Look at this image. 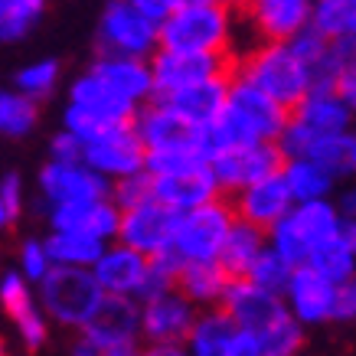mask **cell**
I'll return each mask as SVG.
<instances>
[{
	"mask_svg": "<svg viewBox=\"0 0 356 356\" xmlns=\"http://www.w3.org/2000/svg\"><path fill=\"white\" fill-rule=\"evenodd\" d=\"M291 111L278 105L271 95L252 82L238 79L229 72V92H226V108L219 111V118L209 124L203 134L206 154L222 151V147H236L245 140H278L284 121Z\"/></svg>",
	"mask_w": 356,
	"mask_h": 356,
	"instance_id": "1",
	"label": "cell"
},
{
	"mask_svg": "<svg viewBox=\"0 0 356 356\" xmlns=\"http://www.w3.org/2000/svg\"><path fill=\"white\" fill-rule=\"evenodd\" d=\"M157 46L184 53L232 56L238 49V7L219 0L184 3L157 23Z\"/></svg>",
	"mask_w": 356,
	"mask_h": 356,
	"instance_id": "2",
	"label": "cell"
},
{
	"mask_svg": "<svg viewBox=\"0 0 356 356\" xmlns=\"http://www.w3.org/2000/svg\"><path fill=\"white\" fill-rule=\"evenodd\" d=\"M229 72L261 88L288 111L311 92V76L304 63L288 43H275V40H252L248 46H238L232 53Z\"/></svg>",
	"mask_w": 356,
	"mask_h": 356,
	"instance_id": "3",
	"label": "cell"
},
{
	"mask_svg": "<svg viewBox=\"0 0 356 356\" xmlns=\"http://www.w3.org/2000/svg\"><path fill=\"white\" fill-rule=\"evenodd\" d=\"M346 219H353V216L340 213L334 196L294 203L275 226L265 229V245L294 268V265H304L307 255H311V248L317 242H324L327 236H334Z\"/></svg>",
	"mask_w": 356,
	"mask_h": 356,
	"instance_id": "4",
	"label": "cell"
},
{
	"mask_svg": "<svg viewBox=\"0 0 356 356\" xmlns=\"http://www.w3.org/2000/svg\"><path fill=\"white\" fill-rule=\"evenodd\" d=\"M134 111H138V105L121 98L95 69H86L69 86V98H65L63 108V131L76 134L79 140H88L92 134L111 128V124L131 121Z\"/></svg>",
	"mask_w": 356,
	"mask_h": 356,
	"instance_id": "5",
	"label": "cell"
},
{
	"mask_svg": "<svg viewBox=\"0 0 356 356\" xmlns=\"http://www.w3.org/2000/svg\"><path fill=\"white\" fill-rule=\"evenodd\" d=\"M36 301L43 307L46 321L63 330H82L92 311L102 301L95 278L88 268H65V265H53L43 278L33 284Z\"/></svg>",
	"mask_w": 356,
	"mask_h": 356,
	"instance_id": "6",
	"label": "cell"
},
{
	"mask_svg": "<svg viewBox=\"0 0 356 356\" xmlns=\"http://www.w3.org/2000/svg\"><path fill=\"white\" fill-rule=\"evenodd\" d=\"M232 206L226 196L216 200H206V203L184 209L173 219V236H170V248L163 252L167 259L180 268L186 261H213L219 255V245L226 238L229 226H232Z\"/></svg>",
	"mask_w": 356,
	"mask_h": 356,
	"instance_id": "7",
	"label": "cell"
},
{
	"mask_svg": "<svg viewBox=\"0 0 356 356\" xmlns=\"http://www.w3.org/2000/svg\"><path fill=\"white\" fill-rule=\"evenodd\" d=\"M95 46L102 56L147 59L157 49V23L140 13L131 0H108L98 17Z\"/></svg>",
	"mask_w": 356,
	"mask_h": 356,
	"instance_id": "8",
	"label": "cell"
},
{
	"mask_svg": "<svg viewBox=\"0 0 356 356\" xmlns=\"http://www.w3.org/2000/svg\"><path fill=\"white\" fill-rule=\"evenodd\" d=\"M281 163H284V154L275 140H245V144L209 154V173L216 180L219 196H232L242 186L278 173Z\"/></svg>",
	"mask_w": 356,
	"mask_h": 356,
	"instance_id": "9",
	"label": "cell"
},
{
	"mask_svg": "<svg viewBox=\"0 0 356 356\" xmlns=\"http://www.w3.org/2000/svg\"><path fill=\"white\" fill-rule=\"evenodd\" d=\"M144 154L147 151H144L140 138L134 134L131 121L111 124V128L82 140V163L88 170H95L102 180H108V184L144 170Z\"/></svg>",
	"mask_w": 356,
	"mask_h": 356,
	"instance_id": "10",
	"label": "cell"
},
{
	"mask_svg": "<svg viewBox=\"0 0 356 356\" xmlns=\"http://www.w3.org/2000/svg\"><path fill=\"white\" fill-rule=\"evenodd\" d=\"M151 65V82H154V98L170 95L177 88H186L193 82L213 76H226L232 69V56L226 53H184V49H154L147 56Z\"/></svg>",
	"mask_w": 356,
	"mask_h": 356,
	"instance_id": "11",
	"label": "cell"
},
{
	"mask_svg": "<svg viewBox=\"0 0 356 356\" xmlns=\"http://www.w3.org/2000/svg\"><path fill=\"white\" fill-rule=\"evenodd\" d=\"M0 307H3V314L10 317V324H13V330H17V337H20V343L26 353L43 350L46 340H49V327L53 324L46 321L43 307L36 301L33 284L23 278L13 265L0 271Z\"/></svg>",
	"mask_w": 356,
	"mask_h": 356,
	"instance_id": "12",
	"label": "cell"
},
{
	"mask_svg": "<svg viewBox=\"0 0 356 356\" xmlns=\"http://www.w3.org/2000/svg\"><path fill=\"white\" fill-rule=\"evenodd\" d=\"M36 190H40V200L46 203V209H49V206L108 196L111 184L102 180L95 170H88L82 161H46L36 173Z\"/></svg>",
	"mask_w": 356,
	"mask_h": 356,
	"instance_id": "13",
	"label": "cell"
},
{
	"mask_svg": "<svg viewBox=\"0 0 356 356\" xmlns=\"http://www.w3.org/2000/svg\"><path fill=\"white\" fill-rule=\"evenodd\" d=\"M131 128L140 138L144 151L147 154H161V151H190V147H203V134L196 128H190L177 111H170L161 98H151L144 102L134 118H131ZM206 151V147H203Z\"/></svg>",
	"mask_w": 356,
	"mask_h": 356,
	"instance_id": "14",
	"label": "cell"
},
{
	"mask_svg": "<svg viewBox=\"0 0 356 356\" xmlns=\"http://www.w3.org/2000/svg\"><path fill=\"white\" fill-rule=\"evenodd\" d=\"M173 219H177L173 209H167L163 203H157V200L147 196V200L121 209L118 236L115 238L124 242V245H131L134 252H140V255L154 259V255H163V252L170 248Z\"/></svg>",
	"mask_w": 356,
	"mask_h": 356,
	"instance_id": "15",
	"label": "cell"
},
{
	"mask_svg": "<svg viewBox=\"0 0 356 356\" xmlns=\"http://www.w3.org/2000/svg\"><path fill=\"white\" fill-rule=\"evenodd\" d=\"M334 294L337 284L330 278L314 271L311 265H294L281 291V301L301 327H324L330 324V314H334Z\"/></svg>",
	"mask_w": 356,
	"mask_h": 356,
	"instance_id": "16",
	"label": "cell"
},
{
	"mask_svg": "<svg viewBox=\"0 0 356 356\" xmlns=\"http://www.w3.org/2000/svg\"><path fill=\"white\" fill-rule=\"evenodd\" d=\"M140 304V343H180L193 327L196 307L177 288L144 298Z\"/></svg>",
	"mask_w": 356,
	"mask_h": 356,
	"instance_id": "17",
	"label": "cell"
},
{
	"mask_svg": "<svg viewBox=\"0 0 356 356\" xmlns=\"http://www.w3.org/2000/svg\"><path fill=\"white\" fill-rule=\"evenodd\" d=\"M219 307L229 314V321H232L238 330H245V334H252V337L265 334L271 324H278L281 317L288 314L281 294L261 291V288H255V284L245 278L229 281V288H226V294H222V304H219Z\"/></svg>",
	"mask_w": 356,
	"mask_h": 356,
	"instance_id": "18",
	"label": "cell"
},
{
	"mask_svg": "<svg viewBox=\"0 0 356 356\" xmlns=\"http://www.w3.org/2000/svg\"><path fill=\"white\" fill-rule=\"evenodd\" d=\"M79 334L102 346H140V304L121 294H102Z\"/></svg>",
	"mask_w": 356,
	"mask_h": 356,
	"instance_id": "19",
	"label": "cell"
},
{
	"mask_svg": "<svg viewBox=\"0 0 356 356\" xmlns=\"http://www.w3.org/2000/svg\"><path fill=\"white\" fill-rule=\"evenodd\" d=\"M92 278H95L98 291L102 294H121V298H134L138 301L140 281H144V271H147V255L134 252L124 242H105L98 259L88 265Z\"/></svg>",
	"mask_w": 356,
	"mask_h": 356,
	"instance_id": "20",
	"label": "cell"
},
{
	"mask_svg": "<svg viewBox=\"0 0 356 356\" xmlns=\"http://www.w3.org/2000/svg\"><path fill=\"white\" fill-rule=\"evenodd\" d=\"M49 229H63V232H82L98 242H115L118 236V216L121 209L108 196H95V200H82V203H65L49 206Z\"/></svg>",
	"mask_w": 356,
	"mask_h": 356,
	"instance_id": "21",
	"label": "cell"
},
{
	"mask_svg": "<svg viewBox=\"0 0 356 356\" xmlns=\"http://www.w3.org/2000/svg\"><path fill=\"white\" fill-rule=\"evenodd\" d=\"M226 200H229V206H232L236 219L252 222V226H259V229L275 226V222L294 206L288 186L281 180V173L261 177V180L242 186V190H236V193L226 196Z\"/></svg>",
	"mask_w": 356,
	"mask_h": 356,
	"instance_id": "22",
	"label": "cell"
},
{
	"mask_svg": "<svg viewBox=\"0 0 356 356\" xmlns=\"http://www.w3.org/2000/svg\"><path fill=\"white\" fill-rule=\"evenodd\" d=\"M238 10L252 26V40L288 43L311 20V0H252Z\"/></svg>",
	"mask_w": 356,
	"mask_h": 356,
	"instance_id": "23",
	"label": "cell"
},
{
	"mask_svg": "<svg viewBox=\"0 0 356 356\" xmlns=\"http://www.w3.org/2000/svg\"><path fill=\"white\" fill-rule=\"evenodd\" d=\"M226 92H229V72L226 76H213L203 82H193L186 88H177L170 95H157L170 111L196 131H206L219 118V111L226 108Z\"/></svg>",
	"mask_w": 356,
	"mask_h": 356,
	"instance_id": "24",
	"label": "cell"
},
{
	"mask_svg": "<svg viewBox=\"0 0 356 356\" xmlns=\"http://www.w3.org/2000/svg\"><path fill=\"white\" fill-rule=\"evenodd\" d=\"M147 186H151V200L163 203L173 213H184V209H193V206L206 203V200H216V180L209 173V163L203 167H193V170H177V173H157V177H147Z\"/></svg>",
	"mask_w": 356,
	"mask_h": 356,
	"instance_id": "25",
	"label": "cell"
},
{
	"mask_svg": "<svg viewBox=\"0 0 356 356\" xmlns=\"http://www.w3.org/2000/svg\"><path fill=\"white\" fill-rule=\"evenodd\" d=\"M291 118L311 134H337L353 131V105L343 102L334 88H311L291 108Z\"/></svg>",
	"mask_w": 356,
	"mask_h": 356,
	"instance_id": "26",
	"label": "cell"
},
{
	"mask_svg": "<svg viewBox=\"0 0 356 356\" xmlns=\"http://www.w3.org/2000/svg\"><path fill=\"white\" fill-rule=\"evenodd\" d=\"M88 69H95L121 98H128L131 105H144L154 98V82H151V65L147 59H134V56H102L92 59Z\"/></svg>",
	"mask_w": 356,
	"mask_h": 356,
	"instance_id": "27",
	"label": "cell"
},
{
	"mask_svg": "<svg viewBox=\"0 0 356 356\" xmlns=\"http://www.w3.org/2000/svg\"><path fill=\"white\" fill-rule=\"evenodd\" d=\"M304 265H311L314 271H321L324 278L334 284L356 278V222L346 219L334 236H327L324 242H317L311 248V255Z\"/></svg>",
	"mask_w": 356,
	"mask_h": 356,
	"instance_id": "28",
	"label": "cell"
},
{
	"mask_svg": "<svg viewBox=\"0 0 356 356\" xmlns=\"http://www.w3.org/2000/svg\"><path fill=\"white\" fill-rule=\"evenodd\" d=\"M229 271L213 261H186L177 268V291L184 294L186 301L193 304L196 311L203 307H219L222 304V294L229 288Z\"/></svg>",
	"mask_w": 356,
	"mask_h": 356,
	"instance_id": "29",
	"label": "cell"
},
{
	"mask_svg": "<svg viewBox=\"0 0 356 356\" xmlns=\"http://www.w3.org/2000/svg\"><path fill=\"white\" fill-rule=\"evenodd\" d=\"M281 180L288 186L294 203H307V200H324V196H334L337 193V180L330 173L314 163L311 157H284L281 163Z\"/></svg>",
	"mask_w": 356,
	"mask_h": 356,
	"instance_id": "30",
	"label": "cell"
},
{
	"mask_svg": "<svg viewBox=\"0 0 356 356\" xmlns=\"http://www.w3.org/2000/svg\"><path fill=\"white\" fill-rule=\"evenodd\" d=\"M265 248V229L252 226V222H242V219H232L222 245H219L216 261L229 271V278H242L248 271V265L259 259V252Z\"/></svg>",
	"mask_w": 356,
	"mask_h": 356,
	"instance_id": "31",
	"label": "cell"
},
{
	"mask_svg": "<svg viewBox=\"0 0 356 356\" xmlns=\"http://www.w3.org/2000/svg\"><path fill=\"white\" fill-rule=\"evenodd\" d=\"M232 334H236V324L229 321L222 307H203V311H196L184 350L186 356H222Z\"/></svg>",
	"mask_w": 356,
	"mask_h": 356,
	"instance_id": "32",
	"label": "cell"
},
{
	"mask_svg": "<svg viewBox=\"0 0 356 356\" xmlns=\"http://www.w3.org/2000/svg\"><path fill=\"white\" fill-rule=\"evenodd\" d=\"M314 163H321L337 184L350 180L356 170V134L353 131H337V134H317L311 147L304 151Z\"/></svg>",
	"mask_w": 356,
	"mask_h": 356,
	"instance_id": "33",
	"label": "cell"
},
{
	"mask_svg": "<svg viewBox=\"0 0 356 356\" xmlns=\"http://www.w3.org/2000/svg\"><path fill=\"white\" fill-rule=\"evenodd\" d=\"M40 124V105L20 95L17 88L0 86V138L3 140H23L30 138Z\"/></svg>",
	"mask_w": 356,
	"mask_h": 356,
	"instance_id": "34",
	"label": "cell"
},
{
	"mask_svg": "<svg viewBox=\"0 0 356 356\" xmlns=\"http://www.w3.org/2000/svg\"><path fill=\"white\" fill-rule=\"evenodd\" d=\"M49 261L53 265H65V268H88L98 259V252L105 242H98L82 232H63V229H49V236L43 238Z\"/></svg>",
	"mask_w": 356,
	"mask_h": 356,
	"instance_id": "35",
	"label": "cell"
},
{
	"mask_svg": "<svg viewBox=\"0 0 356 356\" xmlns=\"http://www.w3.org/2000/svg\"><path fill=\"white\" fill-rule=\"evenodd\" d=\"M327 40H350L356 36V0H311V20Z\"/></svg>",
	"mask_w": 356,
	"mask_h": 356,
	"instance_id": "36",
	"label": "cell"
},
{
	"mask_svg": "<svg viewBox=\"0 0 356 356\" xmlns=\"http://www.w3.org/2000/svg\"><path fill=\"white\" fill-rule=\"evenodd\" d=\"M59 79H63V72H59V63H56V59H36V63H26L20 72L13 76V88H17L20 95H26L30 102L43 105L46 98L56 95Z\"/></svg>",
	"mask_w": 356,
	"mask_h": 356,
	"instance_id": "37",
	"label": "cell"
},
{
	"mask_svg": "<svg viewBox=\"0 0 356 356\" xmlns=\"http://www.w3.org/2000/svg\"><path fill=\"white\" fill-rule=\"evenodd\" d=\"M255 340H259L261 356H301L304 343H307V327L298 324L291 314H284L278 324H271Z\"/></svg>",
	"mask_w": 356,
	"mask_h": 356,
	"instance_id": "38",
	"label": "cell"
},
{
	"mask_svg": "<svg viewBox=\"0 0 356 356\" xmlns=\"http://www.w3.org/2000/svg\"><path fill=\"white\" fill-rule=\"evenodd\" d=\"M288 275H291V265L265 245L259 252V259L248 265V271L242 275V278L252 281V284H255V288H261V291L281 294V291H284V284H288Z\"/></svg>",
	"mask_w": 356,
	"mask_h": 356,
	"instance_id": "39",
	"label": "cell"
},
{
	"mask_svg": "<svg viewBox=\"0 0 356 356\" xmlns=\"http://www.w3.org/2000/svg\"><path fill=\"white\" fill-rule=\"evenodd\" d=\"M13 268L20 271L30 284H36V281L43 278L46 271L53 268V261H49V252H46L43 238H23L20 248H17V261H13Z\"/></svg>",
	"mask_w": 356,
	"mask_h": 356,
	"instance_id": "40",
	"label": "cell"
},
{
	"mask_svg": "<svg viewBox=\"0 0 356 356\" xmlns=\"http://www.w3.org/2000/svg\"><path fill=\"white\" fill-rule=\"evenodd\" d=\"M147 196H151V186H147V173L144 170L111 184V200H115L118 209H128V206L140 203V200H147Z\"/></svg>",
	"mask_w": 356,
	"mask_h": 356,
	"instance_id": "41",
	"label": "cell"
},
{
	"mask_svg": "<svg viewBox=\"0 0 356 356\" xmlns=\"http://www.w3.org/2000/svg\"><path fill=\"white\" fill-rule=\"evenodd\" d=\"M33 30V23L23 20L13 0H0V43H20Z\"/></svg>",
	"mask_w": 356,
	"mask_h": 356,
	"instance_id": "42",
	"label": "cell"
},
{
	"mask_svg": "<svg viewBox=\"0 0 356 356\" xmlns=\"http://www.w3.org/2000/svg\"><path fill=\"white\" fill-rule=\"evenodd\" d=\"M353 317H356V281H340L334 294L330 324H353Z\"/></svg>",
	"mask_w": 356,
	"mask_h": 356,
	"instance_id": "43",
	"label": "cell"
},
{
	"mask_svg": "<svg viewBox=\"0 0 356 356\" xmlns=\"http://www.w3.org/2000/svg\"><path fill=\"white\" fill-rule=\"evenodd\" d=\"M0 200L10 206L17 216H23V209H26V184H23V177L17 170L0 177Z\"/></svg>",
	"mask_w": 356,
	"mask_h": 356,
	"instance_id": "44",
	"label": "cell"
},
{
	"mask_svg": "<svg viewBox=\"0 0 356 356\" xmlns=\"http://www.w3.org/2000/svg\"><path fill=\"white\" fill-rule=\"evenodd\" d=\"M69 356H138V346H102L79 334L76 343L69 346Z\"/></svg>",
	"mask_w": 356,
	"mask_h": 356,
	"instance_id": "45",
	"label": "cell"
},
{
	"mask_svg": "<svg viewBox=\"0 0 356 356\" xmlns=\"http://www.w3.org/2000/svg\"><path fill=\"white\" fill-rule=\"evenodd\" d=\"M49 161H82V140L59 128L49 140Z\"/></svg>",
	"mask_w": 356,
	"mask_h": 356,
	"instance_id": "46",
	"label": "cell"
},
{
	"mask_svg": "<svg viewBox=\"0 0 356 356\" xmlns=\"http://www.w3.org/2000/svg\"><path fill=\"white\" fill-rule=\"evenodd\" d=\"M222 356H261L259 340L236 327V334L229 337V343H226V350H222Z\"/></svg>",
	"mask_w": 356,
	"mask_h": 356,
	"instance_id": "47",
	"label": "cell"
},
{
	"mask_svg": "<svg viewBox=\"0 0 356 356\" xmlns=\"http://www.w3.org/2000/svg\"><path fill=\"white\" fill-rule=\"evenodd\" d=\"M140 13H147L154 23H161L170 10H177V0H131Z\"/></svg>",
	"mask_w": 356,
	"mask_h": 356,
	"instance_id": "48",
	"label": "cell"
},
{
	"mask_svg": "<svg viewBox=\"0 0 356 356\" xmlns=\"http://www.w3.org/2000/svg\"><path fill=\"white\" fill-rule=\"evenodd\" d=\"M13 3H17V10L23 13V20L33 23V26L43 20L46 7H49V0H13Z\"/></svg>",
	"mask_w": 356,
	"mask_h": 356,
	"instance_id": "49",
	"label": "cell"
},
{
	"mask_svg": "<svg viewBox=\"0 0 356 356\" xmlns=\"http://www.w3.org/2000/svg\"><path fill=\"white\" fill-rule=\"evenodd\" d=\"M138 356H186L180 343H140Z\"/></svg>",
	"mask_w": 356,
	"mask_h": 356,
	"instance_id": "50",
	"label": "cell"
},
{
	"mask_svg": "<svg viewBox=\"0 0 356 356\" xmlns=\"http://www.w3.org/2000/svg\"><path fill=\"white\" fill-rule=\"evenodd\" d=\"M17 222H20V216H17V213H13L10 206H7L3 200H0V236H3V232H10V229L17 226Z\"/></svg>",
	"mask_w": 356,
	"mask_h": 356,
	"instance_id": "51",
	"label": "cell"
},
{
	"mask_svg": "<svg viewBox=\"0 0 356 356\" xmlns=\"http://www.w3.org/2000/svg\"><path fill=\"white\" fill-rule=\"evenodd\" d=\"M184 3H203V0H177V7H184Z\"/></svg>",
	"mask_w": 356,
	"mask_h": 356,
	"instance_id": "52",
	"label": "cell"
},
{
	"mask_svg": "<svg viewBox=\"0 0 356 356\" xmlns=\"http://www.w3.org/2000/svg\"><path fill=\"white\" fill-rule=\"evenodd\" d=\"M219 3H229V7H238L242 0H219Z\"/></svg>",
	"mask_w": 356,
	"mask_h": 356,
	"instance_id": "53",
	"label": "cell"
},
{
	"mask_svg": "<svg viewBox=\"0 0 356 356\" xmlns=\"http://www.w3.org/2000/svg\"><path fill=\"white\" fill-rule=\"evenodd\" d=\"M0 356H7V343L3 340H0Z\"/></svg>",
	"mask_w": 356,
	"mask_h": 356,
	"instance_id": "54",
	"label": "cell"
},
{
	"mask_svg": "<svg viewBox=\"0 0 356 356\" xmlns=\"http://www.w3.org/2000/svg\"><path fill=\"white\" fill-rule=\"evenodd\" d=\"M245 3H252V0H242V3H238V7H245Z\"/></svg>",
	"mask_w": 356,
	"mask_h": 356,
	"instance_id": "55",
	"label": "cell"
}]
</instances>
